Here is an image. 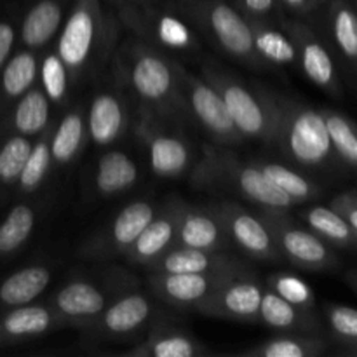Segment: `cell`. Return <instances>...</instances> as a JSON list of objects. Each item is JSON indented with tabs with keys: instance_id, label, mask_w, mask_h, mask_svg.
<instances>
[{
	"instance_id": "8d00e7d4",
	"label": "cell",
	"mask_w": 357,
	"mask_h": 357,
	"mask_svg": "<svg viewBox=\"0 0 357 357\" xmlns=\"http://www.w3.org/2000/svg\"><path fill=\"white\" fill-rule=\"evenodd\" d=\"M37 84L42 87V91L58 114H61L73 101V91L77 87L73 84L68 68L58 56V52L54 51L52 44L40 52Z\"/></svg>"
},
{
	"instance_id": "ba28073f",
	"label": "cell",
	"mask_w": 357,
	"mask_h": 357,
	"mask_svg": "<svg viewBox=\"0 0 357 357\" xmlns=\"http://www.w3.org/2000/svg\"><path fill=\"white\" fill-rule=\"evenodd\" d=\"M119 21L132 37L149 42L159 51L180 59H201L202 38L187 20L176 0H157L145 7H121Z\"/></svg>"
},
{
	"instance_id": "277c9868",
	"label": "cell",
	"mask_w": 357,
	"mask_h": 357,
	"mask_svg": "<svg viewBox=\"0 0 357 357\" xmlns=\"http://www.w3.org/2000/svg\"><path fill=\"white\" fill-rule=\"evenodd\" d=\"M274 98L278 122L272 149L278 150L286 164L310 176H344L319 108L279 91H274Z\"/></svg>"
},
{
	"instance_id": "7c38bea8",
	"label": "cell",
	"mask_w": 357,
	"mask_h": 357,
	"mask_svg": "<svg viewBox=\"0 0 357 357\" xmlns=\"http://www.w3.org/2000/svg\"><path fill=\"white\" fill-rule=\"evenodd\" d=\"M176 72L188 124L201 129L208 136L209 143L232 146V149L244 145L246 139L237 129L218 91L206 82L201 75L190 72L180 59H176Z\"/></svg>"
},
{
	"instance_id": "5bb4252c",
	"label": "cell",
	"mask_w": 357,
	"mask_h": 357,
	"mask_svg": "<svg viewBox=\"0 0 357 357\" xmlns=\"http://www.w3.org/2000/svg\"><path fill=\"white\" fill-rule=\"evenodd\" d=\"M305 17L333 54L345 86L356 89L357 13L354 0H324Z\"/></svg>"
},
{
	"instance_id": "8fae6325",
	"label": "cell",
	"mask_w": 357,
	"mask_h": 357,
	"mask_svg": "<svg viewBox=\"0 0 357 357\" xmlns=\"http://www.w3.org/2000/svg\"><path fill=\"white\" fill-rule=\"evenodd\" d=\"M94 82L96 87L86 101L87 143L103 150L128 136L136 105L110 66Z\"/></svg>"
},
{
	"instance_id": "f6af8a7d",
	"label": "cell",
	"mask_w": 357,
	"mask_h": 357,
	"mask_svg": "<svg viewBox=\"0 0 357 357\" xmlns=\"http://www.w3.org/2000/svg\"><path fill=\"white\" fill-rule=\"evenodd\" d=\"M328 208L331 211L337 213L340 218H344L349 223L351 229H354L357 232V192L354 188H349V190L338 192L335 197H331V201L328 202Z\"/></svg>"
},
{
	"instance_id": "1f68e13d",
	"label": "cell",
	"mask_w": 357,
	"mask_h": 357,
	"mask_svg": "<svg viewBox=\"0 0 357 357\" xmlns=\"http://www.w3.org/2000/svg\"><path fill=\"white\" fill-rule=\"evenodd\" d=\"M54 122L31 143V149L28 152L26 160H24L23 169L17 176L16 187H14L13 201L42 194L51 178L54 176L56 169L51 157V132L54 128Z\"/></svg>"
},
{
	"instance_id": "52a82bcc",
	"label": "cell",
	"mask_w": 357,
	"mask_h": 357,
	"mask_svg": "<svg viewBox=\"0 0 357 357\" xmlns=\"http://www.w3.org/2000/svg\"><path fill=\"white\" fill-rule=\"evenodd\" d=\"M201 38L229 59L257 72H271L258 58L248 17L230 0H176Z\"/></svg>"
},
{
	"instance_id": "60d3db41",
	"label": "cell",
	"mask_w": 357,
	"mask_h": 357,
	"mask_svg": "<svg viewBox=\"0 0 357 357\" xmlns=\"http://www.w3.org/2000/svg\"><path fill=\"white\" fill-rule=\"evenodd\" d=\"M323 317L326 335L331 344L340 347L342 354L357 356V312L354 307L324 302Z\"/></svg>"
},
{
	"instance_id": "ac0fdd59",
	"label": "cell",
	"mask_w": 357,
	"mask_h": 357,
	"mask_svg": "<svg viewBox=\"0 0 357 357\" xmlns=\"http://www.w3.org/2000/svg\"><path fill=\"white\" fill-rule=\"evenodd\" d=\"M225 225L230 244L239 248L251 260L265 264L284 261L281 257L274 234L258 211H251L237 201L223 199L211 202Z\"/></svg>"
},
{
	"instance_id": "836d02e7",
	"label": "cell",
	"mask_w": 357,
	"mask_h": 357,
	"mask_svg": "<svg viewBox=\"0 0 357 357\" xmlns=\"http://www.w3.org/2000/svg\"><path fill=\"white\" fill-rule=\"evenodd\" d=\"M331 342L326 335L278 333L234 356L241 357H321L328 354Z\"/></svg>"
},
{
	"instance_id": "ab89813d",
	"label": "cell",
	"mask_w": 357,
	"mask_h": 357,
	"mask_svg": "<svg viewBox=\"0 0 357 357\" xmlns=\"http://www.w3.org/2000/svg\"><path fill=\"white\" fill-rule=\"evenodd\" d=\"M319 110L338 164L345 174H352L357 167V131L354 121L333 108Z\"/></svg>"
},
{
	"instance_id": "8992f818",
	"label": "cell",
	"mask_w": 357,
	"mask_h": 357,
	"mask_svg": "<svg viewBox=\"0 0 357 357\" xmlns=\"http://www.w3.org/2000/svg\"><path fill=\"white\" fill-rule=\"evenodd\" d=\"M100 265L94 271L70 274L45 302L65 328L86 330L121 293L139 286L135 274L112 265V261Z\"/></svg>"
},
{
	"instance_id": "6da1fadb",
	"label": "cell",
	"mask_w": 357,
	"mask_h": 357,
	"mask_svg": "<svg viewBox=\"0 0 357 357\" xmlns=\"http://www.w3.org/2000/svg\"><path fill=\"white\" fill-rule=\"evenodd\" d=\"M119 42L121 21L105 13L101 0H73L52 47L79 87L107 72Z\"/></svg>"
},
{
	"instance_id": "4fadbf2b",
	"label": "cell",
	"mask_w": 357,
	"mask_h": 357,
	"mask_svg": "<svg viewBox=\"0 0 357 357\" xmlns=\"http://www.w3.org/2000/svg\"><path fill=\"white\" fill-rule=\"evenodd\" d=\"M157 206L159 204L153 199L131 201L119 209L100 229L89 234L77 246L75 257L93 264H105L122 258L145 229L146 223L153 218Z\"/></svg>"
},
{
	"instance_id": "f35d334b",
	"label": "cell",
	"mask_w": 357,
	"mask_h": 357,
	"mask_svg": "<svg viewBox=\"0 0 357 357\" xmlns=\"http://www.w3.org/2000/svg\"><path fill=\"white\" fill-rule=\"evenodd\" d=\"M33 139L0 129V206L10 204L23 164Z\"/></svg>"
},
{
	"instance_id": "b9f144b4",
	"label": "cell",
	"mask_w": 357,
	"mask_h": 357,
	"mask_svg": "<svg viewBox=\"0 0 357 357\" xmlns=\"http://www.w3.org/2000/svg\"><path fill=\"white\" fill-rule=\"evenodd\" d=\"M264 284L268 291L275 293L293 305L316 310V293L298 275L288 274V272H272L271 275L265 278Z\"/></svg>"
},
{
	"instance_id": "c3c4849f",
	"label": "cell",
	"mask_w": 357,
	"mask_h": 357,
	"mask_svg": "<svg viewBox=\"0 0 357 357\" xmlns=\"http://www.w3.org/2000/svg\"><path fill=\"white\" fill-rule=\"evenodd\" d=\"M108 2L114 6V9H119V7H121V3H122V0H108Z\"/></svg>"
},
{
	"instance_id": "44dd1931",
	"label": "cell",
	"mask_w": 357,
	"mask_h": 357,
	"mask_svg": "<svg viewBox=\"0 0 357 357\" xmlns=\"http://www.w3.org/2000/svg\"><path fill=\"white\" fill-rule=\"evenodd\" d=\"M10 202L13 206L0 220V265L14 260L28 246L52 204L44 192Z\"/></svg>"
},
{
	"instance_id": "4316f807",
	"label": "cell",
	"mask_w": 357,
	"mask_h": 357,
	"mask_svg": "<svg viewBox=\"0 0 357 357\" xmlns=\"http://www.w3.org/2000/svg\"><path fill=\"white\" fill-rule=\"evenodd\" d=\"M176 246L202 251H229L232 248L215 206L185 204L178 227Z\"/></svg>"
},
{
	"instance_id": "9c48e42d",
	"label": "cell",
	"mask_w": 357,
	"mask_h": 357,
	"mask_svg": "<svg viewBox=\"0 0 357 357\" xmlns=\"http://www.w3.org/2000/svg\"><path fill=\"white\" fill-rule=\"evenodd\" d=\"M135 135L145 149L150 171L160 180H181L197 162L199 149L187 135V124L136 107Z\"/></svg>"
},
{
	"instance_id": "3957f363",
	"label": "cell",
	"mask_w": 357,
	"mask_h": 357,
	"mask_svg": "<svg viewBox=\"0 0 357 357\" xmlns=\"http://www.w3.org/2000/svg\"><path fill=\"white\" fill-rule=\"evenodd\" d=\"M188 181L195 190L236 195L258 209L289 211L298 206L279 190L257 164L237 155L232 146L202 145L197 162L188 173Z\"/></svg>"
},
{
	"instance_id": "7bdbcfd3",
	"label": "cell",
	"mask_w": 357,
	"mask_h": 357,
	"mask_svg": "<svg viewBox=\"0 0 357 357\" xmlns=\"http://www.w3.org/2000/svg\"><path fill=\"white\" fill-rule=\"evenodd\" d=\"M17 3H7L0 7V68L13 56L17 47V23H20Z\"/></svg>"
},
{
	"instance_id": "d6986e66",
	"label": "cell",
	"mask_w": 357,
	"mask_h": 357,
	"mask_svg": "<svg viewBox=\"0 0 357 357\" xmlns=\"http://www.w3.org/2000/svg\"><path fill=\"white\" fill-rule=\"evenodd\" d=\"M187 201L178 195H169L164 199L153 215V218L146 223L135 243L124 253V260L135 267L146 268L150 264L162 257L166 251L176 246L178 227H180L181 215Z\"/></svg>"
},
{
	"instance_id": "7dc6e473",
	"label": "cell",
	"mask_w": 357,
	"mask_h": 357,
	"mask_svg": "<svg viewBox=\"0 0 357 357\" xmlns=\"http://www.w3.org/2000/svg\"><path fill=\"white\" fill-rule=\"evenodd\" d=\"M153 2H157V0H122L121 7H145ZM121 7H119V9H121Z\"/></svg>"
},
{
	"instance_id": "603a6c76",
	"label": "cell",
	"mask_w": 357,
	"mask_h": 357,
	"mask_svg": "<svg viewBox=\"0 0 357 357\" xmlns=\"http://www.w3.org/2000/svg\"><path fill=\"white\" fill-rule=\"evenodd\" d=\"M243 272V271H241ZM229 274H162L149 272L145 288L171 309L194 310Z\"/></svg>"
},
{
	"instance_id": "bcb514c9",
	"label": "cell",
	"mask_w": 357,
	"mask_h": 357,
	"mask_svg": "<svg viewBox=\"0 0 357 357\" xmlns=\"http://www.w3.org/2000/svg\"><path fill=\"white\" fill-rule=\"evenodd\" d=\"M282 13L289 17H303L316 10L323 0H278Z\"/></svg>"
},
{
	"instance_id": "d6a6232c",
	"label": "cell",
	"mask_w": 357,
	"mask_h": 357,
	"mask_svg": "<svg viewBox=\"0 0 357 357\" xmlns=\"http://www.w3.org/2000/svg\"><path fill=\"white\" fill-rule=\"evenodd\" d=\"M40 52L16 47L6 65L0 68V117L10 105L38 82Z\"/></svg>"
},
{
	"instance_id": "cb8c5ba5",
	"label": "cell",
	"mask_w": 357,
	"mask_h": 357,
	"mask_svg": "<svg viewBox=\"0 0 357 357\" xmlns=\"http://www.w3.org/2000/svg\"><path fill=\"white\" fill-rule=\"evenodd\" d=\"M73 0H28L20 9L17 47L42 52L54 42Z\"/></svg>"
},
{
	"instance_id": "74e56055",
	"label": "cell",
	"mask_w": 357,
	"mask_h": 357,
	"mask_svg": "<svg viewBox=\"0 0 357 357\" xmlns=\"http://www.w3.org/2000/svg\"><path fill=\"white\" fill-rule=\"evenodd\" d=\"M300 220L335 250L354 251L357 232L328 206L312 204L300 211Z\"/></svg>"
},
{
	"instance_id": "9a60e30c",
	"label": "cell",
	"mask_w": 357,
	"mask_h": 357,
	"mask_svg": "<svg viewBox=\"0 0 357 357\" xmlns=\"http://www.w3.org/2000/svg\"><path fill=\"white\" fill-rule=\"evenodd\" d=\"M258 213L274 234L275 244L284 261L312 272H333L340 267L337 250L324 243L309 227L295 222L288 211L258 209Z\"/></svg>"
},
{
	"instance_id": "f1b7e54d",
	"label": "cell",
	"mask_w": 357,
	"mask_h": 357,
	"mask_svg": "<svg viewBox=\"0 0 357 357\" xmlns=\"http://www.w3.org/2000/svg\"><path fill=\"white\" fill-rule=\"evenodd\" d=\"M58 115L42 87L35 84L0 117V129L35 139L58 119Z\"/></svg>"
},
{
	"instance_id": "e0dca14e",
	"label": "cell",
	"mask_w": 357,
	"mask_h": 357,
	"mask_svg": "<svg viewBox=\"0 0 357 357\" xmlns=\"http://www.w3.org/2000/svg\"><path fill=\"white\" fill-rule=\"evenodd\" d=\"M265 284L255 268H246L222 279L218 286L202 300L195 312L215 319L236 323H258Z\"/></svg>"
},
{
	"instance_id": "83f0119b",
	"label": "cell",
	"mask_w": 357,
	"mask_h": 357,
	"mask_svg": "<svg viewBox=\"0 0 357 357\" xmlns=\"http://www.w3.org/2000/svg\"><path fill=\"white\" fill-rule=\"evenodd\" d=\"M86 145V101L73 100L58 115L51 132V157L54 169H70L84 152Z\"/></svg>"
},
{
	"instance_id": "7402d4cb",
	"label": "cell",
	"mask_w": 357,
	"mask_h": 357,
	"mask_svg": "<svg viewBox=\"0 0 357 357\" xmlns=\"http://www.w3.org/2000/svg\"><path fill=\"white\" fill-rule=\"evenodd\" d=\"M215 352L202 344L187 326L176 323L171 316L157 321L149 333L128 351L126 357H208Z\"/></svg>"
},
{
	"instance_id": "ffe728a7",
	"label": "cell",
	"mask_w": 357,
	"mask_h": 357,
	"mask_svg": "<svg viewBox=\"0 0 357 357\" xmlns=\"http://www.w3.org/2000/svg\"><path fill=\"white\" fill-rule=\"evenodd\" d=\"M142 180L139 162L129 150L108 146L101 150L86 180V194L105 201L126 194Z\"/></svg>"
},
{
	"instance_id": "5b68a950",
	"label": "cell",
	"mask_w": 357,
	"mask_h": 357,
	"mask_svg": "<svg viewBox=\"0 0 357 357\" xmlns=\"http://www.w3.org/2000/svg\"><path fill=\"white\" fill-rule=\"evenodd\" d=\"M199 72L206 82L218 91L246 142L251 139L274 146L278 122L274 89L258 80H246L213 56H201Z\"/></svg>"
},
{
	"instance_id": "ee69618b",
	"label": "cell",
	"mask_w": 357,
	"mask_h": 357,
	"mask_svg": "<svg viewBox=\"0 0 357 357\" xmlns=\"http://www.w3.org/2000/svg\"><path fill=\"white\" fill-rule=\"evenodd\" d=\"M248 20L264 21V23L281 24L286 14L282 13L278 0H230Z\"/></svg>"
},
{
	"instance_id": "7a4b0ae2",
	"label": "cell",
	"mask_w": 357,
	"mask_h": 357,
	"mask_svg": "<svg viewBox=\"0 0 357 357\" xmlns=\"http://www.w3.org/2000/svg\"><path fill=\"white\" fill-rule=\"evenodd\" d=\"M108 66L124 84L136 107L190 126L181 101L176 58L131 37L119 42Z\"/></svg>"
},
{
	"instance_id": "681fc988",
	"label": "cell",
	"mask_w": 357,
	"mask_h": 357,
	"mask_svg": "<svg viewBox=\"0 0 357 357\" xmlns=\"http://www.w3.org/2000/svg\"><path fill=\"white\" fill-rule=\"evenodd\" d=\"M323 2H324V0H323Z\"/></svg>"
},
{
	"instance_id": "e575fe53",
	"label": "cell",
	"mask_w": 357,
	"mask_h": 357,
	"mask_svg": "<svg viewBox=\"0 0 357 357\" xmlns=\"http://www.w3.org/2000/svg\"><path fill=\"white\" fill-rule=\"evenodd\" d=\"M251 26V38L258 58L272 70L275 68H298L296 47L289 35L281 24L264 23V21L248 20Z\"/></svg>"
},
{
	"instance_id": "4dcf8cb0",
	"label": "cell",
	"mask_w": 357,
	"mask_h": 357,
	"mask_svg": "<svg viewBox=\"0 0 357 357\" xmlns=\"http://www.w3.org/2000/svg\"><path fill=\"white\" fill-rule=\"evenodd\" d=\"M258 323L278 333L326 335L323 319L316 310L293 305L275 293L268 291L267 288L261 296Z\"/></svg>"
},
{
	"instance_id": "2e32d148",
	"label": "cell",
	"mask_w": 357,
	"mask_h": 357,
	"mask_svg": "<svg viewBox=\"0 0 357 357\" xmlns=\"http://www.w3.org/2000/svg\"><path fill=\"white\" fill-rule=\"evenodd\" d=\"M281 28L295 44L300 72H303V75L321 91L330 94L335 100H342L345 84L342 80L340 70L335 63L333 54L319 33L314 30L312 24L305 17L286 16Z\"/></svg>"
},
{
	"instance_id": "f546056e",
	"label": "cell",
	"mask_w": 357,
	"mask_h": 357,
	"mask_svg": "<svg viewBox=\"0 0 357 357\" xmlns=\"http://www.w3.org/2000/svg\"><path fill=\"white\" fill-rule=\"evenodd\" d=\"M58 264L52 260L31 261L0 279V312L37 302L49 288Z\"/></svg>"
},
{
	"instance_id": "d4e9b609",
	"label": "cell",
	"mask_w": 357,
	"mask_h": 357,
	"mask_svg": "<svg viewBox=\"0 0 357 357\" xmlns=\"http://www.w3.org/2000/svg\"><path fill=\"white\" fill-rule=\"evenodd\" d=\"M250 268V265L229 251H202L174 246L146 267L162 274H229Z\"/></svg>"
},
{
	"instance_id": "d590c367",
	"label": "cell",
	"mask_w": 357,
	"mask_h": 357,
	"mask_svg": "<svg viewBox=\"0 0 357 357\" xmlns=\"http://www.w3.org/2000/svg\"><path fill=\"white\" fill-rule=\"evenodd\" d=\"M261 173L275 185L281 192H284L289 199L296 202V204H307L316 199L323 197L324 188L321 181L316 176L303 173V171L296 169V167L289 166V164L275 162V160L268 159H258L253 160Z\"/></svg>"
},
{
	"instance_id": "484cf974",
	"label": "cell",
	"mask_w": 357,
	"mask_h": 357,
	"mask_svg": "<svg viewBox=\"0 0 357 357\" xmlns=\"http://www.w3.org/2000/svg\"><path fill=\"white\" fill-rule=\"evenodd\" d=\"M63 323L45 302L0 312V349L16 347L63 330Z\"/></svg>"
},
{
	"instance_id": "30bf717a",
	"label": "cell",
	"mask_w": 357,
	"mask_h": 357,
	"mask_svg": "<svg viewBox=\"0 0 357 357\" xmlns=\"http://www.w3.org/2000/svg\"><path fill=\"white\" fill-rule=\"evenodd\" d=\"M169 307L142 284L121 293L93 324L80 333L89 342H132L149 333L157 321L169 316Z\"/></svg>"
}]
</instances>
